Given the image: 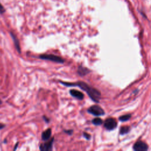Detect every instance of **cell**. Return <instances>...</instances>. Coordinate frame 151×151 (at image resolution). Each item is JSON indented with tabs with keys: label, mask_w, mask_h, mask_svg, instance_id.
<instances>
[{
	"label": "cell",
	"mask_w": 151,
	"mask_h": 151,
	"mask_svg": "<svg viewBox=\"0 0 151 151\" xmlns=\"http://www.w3.org/2000/svg\"><path fill=\"white\" fill-rule=\"evenodd\" d=\"M60 83L63 84L64 86L71 87V86H78L83 90L85 91L91 99L96 103H99L100 98V92L97 89L90 86L87 83L83 81H78L76 83H69V82H64L60 81Z\"/></svg>",
	"instance_id": "6da1fadb"
},
{
	"label": "cell",
	"mask_w": 151,
	"mask_h": 151,
	"mask_svg": "<svg viewBox=\"0 0 151 151\" xmlns=\"http://www.w3.org/2000/svg\"><path fill=\"white\" fill-rule=\"evenodd\" d=\"M39 58L42 60H50L52 61L53 62H55L57 63H64V60L61 58L60 56L54 55V54H41L39 56Z\"/></svg>",
	"instance_id": "7a4b0ae2"
},
{
	"label": "cell",
	"mask_w": 151,
	"mask_h": 151,
	"mask_svg": "<svg viewBox=\"0 0 151 151\" xmlns=\"http://www.w3.org/2000/svg\"><path fill=\"white\" fill-rule=\"evenodd\" d=\"M87 111L89 113H90L93 115L96 116H102V115L104 114V111L103 110V109L98 105L91 106V107H90L88 109Z\"/></svg>",
	"instance_id": "3957f363"
},
{
	"label": "cell",
	"mask_w": 151,
	"mask_h": 151,
	"mask_svg": "<svg viewBox=\"0 0 151 151\" xmlns=\"http://www.w3.org/2000/svg\"><path fill=\"white\" fill-rule=\"evenodd\" d=\"M104 127L109 130H113L117 126V122L115 119L113 118H109L106 119L104 123Z\"/></svg>",
	"instance_id": "277c9868"
},
{
	"label": "cell",
	"mask_w": 151,
	"mask_h": 151,
	"mask_svg": "<svg viewBox=\"0 0 151 151\" xmlns=\"http://www.w3.org/2000/svg\"><path fill=\"white\" fill-rule=\"evenodd\" d=\"M54 137L51 138L49 141L42 143L40 145V149L42 151H49L52 149V145L54 142Z\"/></svg>",
	"instance_id": "5b68a950"
},
{
	"label": "cell",
	"mask_w": 151,
	"mask_h": 151,
	"mask_svg": "<svg viewBox=\"0 0 151 151\" xmlns=\"http://www.w3.org/2000/svg\"><path fill=\"white\" fill-rule=\"evenodd\" d=\"M148 149L147 145L142 141L137 142L133 146V149L136 151H145Z\"/></svg>",
	"instance_id": "8992f818"
},
{
	"label": "cell",
	"mask_w": 151,
	"mask_h": 151,
	"mask_svg": "<svg viewBox=\"0 0 151 151\" xmlns=\"http://www.w3.org/2000/svg\"><path fill=\"white\" fill-rule=\"evenodd\" d=\"M70 93L71 96L75 97L78 100H83L84 98V94L81 91L76 89H71L70 90Z\"/></svg>",
	"instance_id": "52a82bcc"
},
{
	"label": "cell",
	"mask_w": 151,
	"mask_h": 151,
	"mask_svg": "<svg viewBox=\"0 0 151 151\" xmlns=\"http://www.w3.org/2000/svg\"><path fill=\"white\" fill-rule=\"evenodd\" d=\"M51 136V129L49 128L42 133L41 139L44 141H47L50 139Z\"/></svg>",
	"instance_id": "ba28073f"
},
{
	"label": "cell",
	"mask_w": 151,
	"mask_h": 151,
	"mask_svg": "<svg viewBox=\"0 0 151 151\" xmlns=\"http://www.w3.org/2000/svg\"><path fill=\"white\" fill-rule=\"evenodd\" d=\"M10 34H11V36L12 37V39L13 40V41H14V45L15 46V48H16L17 50L18 51V52L19 53H21V48H20V45H19V43L18 39L17 38V36L13 32H11Z\"/></svg>",
	"instance_id": "9c48e42d"
},
{
	"label": "cell",
	"mask_w": 151,
	"mask_h": 151,
	"mask_svg": "<svg viewBox=\"0 0 151 151\" xmlns=\"http://www.w3.org/2000/svg\"><path fill=\"white\" fill-rule=\"evenodd\" d=\"M90 72V70H88L87 68L84 67L83 66L80 65L78 67V70H77V73L80 76H84L85 75L87 74L88 73H89Z\"/></svg>",
	"instance_id": "30bf717a"
},
{
	"label": "cell",
	"mask_w": 151,
	"mask_h": 151,
	"mask_svg": "<svg viewBox=\"0 0 151 151\" xmlns=\"http://www.w3.org/2000/svg\"><path fill=\"white\" fill-rule=\"evenodd\" d=\"M130 130V127L129 126H123L120 128V133L121 134H124L127 133H128Z\"/></svg>",
	"instance_id": "8fae6325"
},
{
	"label": "cell",
	"mask_w": 151,
	"mask_h": 151,
	"mask_svg": "<svg viewBox=\"0 0 151 151\" xmlns=\"http://www.w3.org/2000/svg\"><path fill=\"white\" fill-rule=\"evenodd\" d=\"M92 123L93 124H94V125H100L102 124L103 123V120L100 119V118H95L92 120Z\"/></svg>",
	"instance_id": "7c38bea8"
},
{
	"label": "cell",
	"mask_w": 151,
	"mask_h": 151,
	"mask_svg": "<svg viewBox=\"0 0 151 151\" xmlns=\"http://www.w3.org/2000/svg\"><path fill=\"white\" fill-rule=\"evenodd\" d=\"M131 115L130 114H125L123 116H122L119 117V120L122 122H125L128 120L130 118Z\"/></svg>",
	"instance_id": "4fadbf2b"
},
{
	"label": "cell",
	"mask_w": 151,
	"mask_h": 151,
	"mask_svg": "<svg viewBox=\"0 0 151 151\" xmlns=\"http://www.w3.org/2000/svg\"><path fill=\"white\" fill-rule=\"evenodd\" d=\"M83 136H84L86 139H87V140H89V139H90V137H91L90 134H89L88 133H86V132H84V133H83Z\"/></svg>",
	"instance_id": "5bb4252c"
},
{
	"label": "cell",
	"mask_w": 151,
	"mask_h": 151,
	"mask_svg": "<svg viewBox=\"0 0 151 151\" xmlns=\"http://www.w3.org/2000/svg\"><path fill=\"white\" fill-rule=\"evenodd\" d=\"M64 132L65 133H67V134H68L69 135H71L73 134V130H64Z\"/></svg>",
	"instance_id": "9a60e30c"
},
{
	"label": "cell",
	"mask_w": 151,
	"mask_h": 151,
	"mask_svg": "<svg viewBox=\"0 0 151 151\" xmlns=\"http://www.w3.org/2000/svg\"><path fill=\"white\" fill-rule=\"evenodd\" d=\"M4 11H5V9H4L3 6H2L1 5V4H0V13H1V14H2Z\"/></svg>",
	"instance_id": "2e32d148"
},
{
	"label": "cell",
	"mask_w": 151,
	"mask_h": 151,
	"mask_svg": "<svg viewBox=\"0 0 151 151\" xmlns=\"http://www.w3.org/2000/svg\"><path fill=\"white\" fill-rule=\"evenodd\" d=\"M43 119H44L47 123H48L49 121H50V119H49L48 118H47V117L46 116H43Z\"/></svg>",
	"instance_id": "e0dca14e"
},
{
	"label": "cell",
	"mask_w": 151,
	"mask_h": 151,
	"mask_svg": "<svg viewBox=\"0 0 151 151\" xmlns=\"http://www.w3.org/2000/svg\"><path fill=\"white\" fill-rule=\"evenodd\" d=\"M5 126V124H2V123H0V130H1V129H3Z\"/></svg>",
	"instance_id": "ac0fdd59"
},
{
	"label": "cell",
	"mask_w": 151,
	"mask_h": 151,
	"mask_svg": "<svg viewBox=\"0 0 151 151\" xmlns=\"http://www.w3.org/2000/svg\"><path fill=\"white\" fill-rule=\"evenodd\" d=\"M18 145V143H17L16 144V145H15V147H14V150H16V149H17V147Z\"/></svg>",
	"instance_id": "d6986e66"
},
{
	"label": "cell",
	"mask_w": 151,
	"mask_h": 151,
	"mask_svg": "<svg viewBox=\"0 0 151 151\" xmlns=\"http://www.w3.org/2000/svg\"><path fill=\"white\" fill-rule=\"evenodd\" d=\"M1 103H2V101H1V100H0V104H1Z\"/></svg>",
	"instance_id": "ffe728a7"
}]
</instances>
